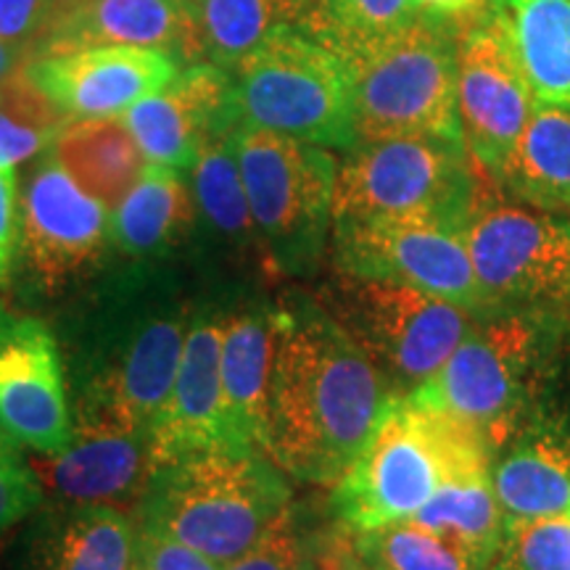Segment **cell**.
Instances as JSON below:
<instances>
[{"label":"cell","instance_id":"obj_1","mask_svg":"<svg viewBox=\"0 0 570 570\" xmlns=\"http://www.w3.org/2000/svg\"><path fill=\"white\" fill-rule=\"evenodd\" d=\"M267 460L312 483H336L391 396L386 377L323 312H275Z\"/></svg>","mask_w":570,"mask_h":570},{"label":"cell","instance_id":"obj_2","mask_svg":"<svg viewBox=\"0 0 570 570\" xmlns=\"http://www.w3.org/2000/svg\"><path fill=\"white\" fill-rule=\"evenodd\" d=\"M494 452L479 433L410 396H391L344 470L333 508L348 529L375 531L415 515L454 479L489 475Z\"/></svg>","mask_w":570,"mask_h":570},{"label":"cell","instance_id":"obj_3","mask_svg":"<svg viewBox=\"0 0 570 570\" xmlns=\"http://www.w3.org/2000/svg\"><path fill=\"white\" fill-rule=\"evenodd\" d=\"M285 512L288 489L265 454L214 449L154 470L138 502V531L173 539L225 568Z\"/></svg>","mask_w":570,"mask_h":570},{"label":"cell","instance_id":"obj_4","mask_svg":"<svg viewBox=\"0 0 570 570\" xmlns=\"http://www.w3.org/2000/svg\"><path fill=\"white\" fill-rule=\"evenodd\" d=\"M554 315L518 309L483 312L425 386L407 394L444 412L487 441L491 452L523 431L552 352Z\"/></svg>","mask_w":570,"mask_h":570},{"label":"cell","instance_id":"obj_5","mask_svg":"<svg viewBox=\"0 0 570 570\" xmlns=\"http://www.w3.org/2000/svg\"><path fill=\"white\" fill-rule=\"evenodd\" d=\"M238 127L281 132L312 146H356L352 63L302 30H281L233 69Z\"/></svg>","mask_w":570,"mask_h":570},{"label":"cell","instance_id":"obj_6","mask_svg":"<svg viewBox=\"0 0 570 570\" xmlns=\"http://www.w3.org/2000/svg\"><path fill=\"white\" fill-rule=\"evenodd\" d=\"M348 63L356 142L417 135L462 140L458 46L439 21L415 19Z\"/></svg>","mask_w":570,"mask_h":570},{"label":"cell","instance_id":"obj_7","mask_svg":"<svg viewBox=\"0 0 570 570\" xmlns=\"http://www.w3.org/2000/svg\"><path fill=\"white\" fill-rule=\"evenodd\" d=\"M475 206L465 142L425 135L360 142L338 167L333 188V223L431 217L462 233Z\"/></svg>","mask_w":570,"mask_h":570},{"label":"cell","instance_id":"obj_8","mask_svg":"<svg viewBox=\"0 0 570 570\" xmlns=\"http://www.w3.org/2000/svg\"><path fill=\"white\" fill-rule=\"evenodd\" d=\"M235 156L269 254L285 269L309 267L333 225L336 159L323 146L259 127H235Z\"/></svg>","mask_w":570,"mask_h":570},{"label":"cell","instance_id":"obj_9","mask_svg":"<svg viewBox=\"0 0 570 570\" xmlns=\"http://www.w3.org/2000/svg\"><path fill=\"white\" fill-rule=\"evenodd\" d=\"M489 312L570 309V223L518 206H475L462 227Z\"/></svg>","mask_w":570,"mask_h":570},{"label":"cell","instance_id":"obj_10","mask_svg":"<svg viewBox=\"0 0 570 570\" xmlns=\"http://www.w3.org/2000/svg\"><path fill=\"white\" fill-rule=\"evenodd\" d=\"M475 317L465 306L407 285L354 281L341 325L365 348L389 389L407 396L444 367Z\"/></svg>","mask_w":570,"mask_h":570},{"label":"cell","instance_id":"obj_11","mask_svg":"<svg viewBox=\"0 0 570 570\" xmlns=\"http://www.w3.org/2000/svg\"><path fill=\"white\" fill-rule=\"evenodd\" d=\"M338 267L354 281L407 285L483 315L489 312L462 233L431 217L333 223Z\"/></svg>","mask_w":570,"mask_h":570},{"label":"cell","instance_id":"obj_12","mask_svg":"<svg viewBox=\"0 0 570 570\" xmlns=\"http://www.w3.org/2000/svg\"><path fill=\"white\" fill-rule=\"evenodd\" d=\"M0 433L38 454L71 444L67 370L46 323L0 302Z\"/></svg>","mask_w":570,"mask_h":570},{"label":"cell","instance_id":"obj_13","mask_svg":"<svg viewBox=\"0 0 570 570\" xmlns=\"http://www.w3.org/2000/svg\"><path fill=\"white\" fill-rule=\"evenodd\" d=\"M24 75L63 117L98 119L161 92L177 77V63L151 48L106 46L35 56Z\"/></svg>","mask_w":570,"mask_h":570},{"label":"cell","instance_id":"obj_14","mask_svg":"<svg viewBox=\"0 0 570 570\" xmlns=\"http://www.w3.org/2000/svg\"><path fill=\"white\" fill-rule=\"evenodd\" d=\"M19 246L46 288L92 267L109 238V209L71 180L59 161L32 175L21 202Z\"/></svg>","mask_w":570,"mask_h":570},{"label":"cell","instance_id":"obj_15","mask_svg":"<svg viewBox=\"0 0 570 570\" xmlns=\"http://www.w3.org/2000/svg\"><path fill=\"white\" fill-rule=\"evenodd\" d=\"M533 106L529 85L491 21L470 30L458 46V117L468 151L497 173Z\"/></svg>","mask_w":570,"mask_h":570},{"label":"cell","instance_id":"obj_16","mask_svg":"<svg viewBox=\"0 0 570 570\" xmlns=\"http://www.w3.org/2000/svg\"><path fill=\"white\" fill-rule=\"evenodd\" d=\"M125 125L148 167L177 175L194 169L206 142L235 130L230 75L212 63H190L161 92L127 109Z\"/></svg>","mask_w":570,"mask_h":570},{"label":"cell","instance_id":"obj_17","mask_svg":"<svg viewBox=\"0 0 570 570\" xmlns=\"http://www.w3.org/2000/svg\"><path fill=\"white\" fill-rule=\"evenodd\" d=\"M42 491L67 508H138L156 462L148 433L125 428H75L71 444L59 454L32 462Z\"/></svg>","mask_w":570,"mask_h":570},{"label":"cell","instance_id":"obj_18","mask_svg":"<svg viewBox=\"0 0 570 570\" xmlns=\"http://www.w3.org/2000/svg\"><path fill=\"white\" fill-rule=\"evenodd\" d=\"M223 325L225 320L198 317L185 333L173 394L151 431L156 468L183 454L233 452L223 396Z\"/></svg>","mask_w":570,"mask_h":570},{"label":"cell","instance_id":"obj_19","mask_svg":"<svg viewBox=\"0 0 570 570\" xmlns=\"http://www.w3.org/2000/svg\"><path fill=\"white\" fill-rule=\"evenodd\" d=\"M190 0H85L48 27L35 56L69 53L82 48L135 46L194 59Z\"/></svg>","mask_w":570,"mask_h":570},{"label":"cell","instance_id":"obj_20","mask_svg":"<svg viewBox=\"0 0 570 570\" xmlns=\"http://www.w3.org/2000/svg\"><path fill=\"white\" fill-rule=\"evenodd\" d=\"M277 348L275 312L246 309L223 325V396L233 452L267 458L269 383Z\"/></svg>","mask_w":570,"mask_h":570},{"label":"cell","instance_id":"obj_21","mask_svg":"<svg viewBox=\"0 0 570 570\" xmlns=\"http://www.w3.org/2000/svg\"><path fill=\"white\" fill-rule=\"evenodd\" d=\"M489 21L533 101L570 109V0H494Z\"/></svg>","mask_w":570,"mask_h":570},{"label":"cell","instance_id":"obj_22","mask_svg":"<svg viewBox=\"0 0 570 570\" xmlns=\"http://www.w3.org/2000/svg\"><path fill=\"white\" fill-rule=\"evenodd\" d=\"M491 487L504 518L570 512V425L523 428L491 462Z\"/></svg>","mask_w":570,"mask_h":570},{"label":"cell","instance_id":"obj_23","mask_svg":"<svg viewBox=\"0 0 570 570\" xmlns=\"http://www.w3.org/2000/svg\"><path fill=\"white\" fill-rule=\"evenodd\" d=\"M315 0H190L194 59L230 71L281 30H309Z\"/></svg>","mask_w":570,"mask_h":570},{"label":"cell","instance_id":"obj_24","mask_svg":"<svg viewBox=\"0 0 570 570\" xmlns=\"http://www.w3.org/2000/svg\"><path fill=\"white\" fill-rule=\"evenodd\" d=\"M53 142L56 161L106 209H117L148 167L125 119H80L63 127Z\"/></svg>","mask_w":570,"mask_h":570},{"label":"cell","instance_id":"obj_25","mask_svg":"<svg viewBox=\"0 0 570 570\" xmlns=\"http://www.w3.org/2000/svg\"><path fill=\"white\" fill-rule=\"evenodd\" d=\"M494 175L523 202L541 209H570V109L533 106L518 142Z\"/></svg>","mask_w":570,"mask_h":570},{"label":"cell","instance_id":"obj_26","mask_svg":"<svg viewBox=\"0 0 570 570\" xmlns=\"http://www.w3.org/2000/svg\"><path fill=\"white\" fill-rule=\"evenodd\" d=\"M194 196L180 175L146 167L132 190L114 209L111 238L130 256L167 252L194 225Z\"/></svg>","mask_w":570,"mask_h":570},{"label":"cell","instance_id":"obj_27","mask_svg":"<svg viewBox=\"0 0 570 570\" xmlns=\"http://www.w3.org/2000/svg\"><path fill=\"white\" fill-rule=\"evenodd\" d=\"M38 570H135V529L114 508H71L42 541Z\"/></svg>","mask_w":570,"mask_h":570},{"label":"cell","instance_id":"obj_28","mask_svg":"<svg viewBox=\"0 0 570 570\" xmlns=\"http://www.w3.org/2000/svg\"><path fill=\"white\" fill-rule=\"evenodd\" d=\"M410 520L452 539L481 566H487L491 554L497 552L504 523H508L494 487H491V473L444 483L431 502Z\"/></svg>","mask_w":570,"mask_h":570},{"label":"cell","instance_id":"obj_29","mask_svg":"<svg viewBox=\"0 0 570 570\" xmlns=\"http://www.w3.org/2000/svg\"><path fill=\"white\" fill-rule=\"evenodd\" d=\"M415 19V0H315L306 35L336 48L348 61Z\"/></svg>","mask_w":570,"mask_h":570},{"label":"cell","instance_id":"obj_30","mask_svg":"<svg viewBox=\"0 0 570 570\" xmlns=\"http://www.w3.org/2000/svg\"><path fill=\"white\" fill-rule=\"evenodd\" d=\"M194 196L198 209L223 238L246 244L256 235L235 156V130L217 135L202 148L194 164Z\"/></svg>","mask_w":570,"mask_h":570},{"label":"cell","instance_id":"obj_31","mask_svg":"<svg viewBox=\"0 0 570 570\" xmlns=\"http://www.w3.org/2000/svg\"><path fill=\"white\" fill-rule=\"evenodd\" d=\"M360 550L375 570H479V560L452 539L415 520H399L375 531H362Z\"/></svg>","mask_w":570,"mask_h":570},{"label":"cell","instance_id":"obj_32","mask_svg":"<svg viewBox=\"0 0 570 570\" xmlns=\"http://www.w3.org/2000/svg\"><path fill=\"white\" fill-rule=\"evenodd\" d=\"M494 554L502 570H570V512L508 518Z\"/></svg>","mask_w":570,"mask_h":570},{"label":"cell","instance_id":"obj_33","mask_svg":"<svg viewBox=\"0 0 570 570\" xmlns=\"http://www.w3.org/2000/svg\"><path fill=\"white\" fill-rule=\"evenodd\" d=\"M42 494L46 491L19 444L0 433V533L32 515L40 508Z\"/></svg>","mask_w":570,"mask_h":570},{"label":"cell","instance_id":"obj_34","mask_svg":"<svg viewBox=\"0 0 570 570\" xmlns=\"http://www.w3.org/2000/svg\"><path fill=\"white\" fill-rule=\"evenodd\" d=\"M298 562H302V541L288 510L252 550L225 566V570H296Z\"/></svg>","mask_w":570,"mask_h":570},{"label":"cell","instance_id":"obj_35","mask_svg":"<svg viewBox=\"0 0 570 570\" xmlns=\"http://www.w3.org/2000/svg\"><path fill=\"white\" fill-rule=\"evenodd\" d=\"M135 570H223L190 547L156 533H135Z\"/></svg>","mask_w":570,"mask_h":570},{"label":"cell","instance_id":"obj_36","mask_svg":"<svg viewBox=\"0 0 570 570\" xmlns=\"http://www.w3.org/2000/svg\"><path fill=\"white\" fill-rule=\"evenodd\" d=\"M48 27V0H0V42L6 48L38 46Z\"/></svg>","mask_w":570,"mask_h":570},{"label":"cell","instance_id":"obj_37","mask_svg":"<svg viewBox=\"0 0 570 570\" xmlns=\"http://www.w3.org/2000/svg\"><path fill=\"white\" fill-rule=\"evenodd\" d=\"M59 132L61 130H40V127L21 125L0 111V169H11L19 161L30 159L48 142L59 138Z\"/></svg>","mask_w":570,"mask_h":570},{"label":"cell","instance_id":"obj_38","mask_svg":"<svg viewBox=\"0 0 570 570\" xmlns=\"http://www.w3.org/2000/svg\"><path fill=\"white\" fill-rule=\"evenodd\" d=\"M17 240V177H13V169H0V283L9 281Z\"/></svg>","mask_w":570,"mask_h":570},{"label":"cell","instance_id":"obj_39","mask_svg":"<svg viewBox=\"0 0 570 570\" xmlns=\"http://www.w3.org/2000/svg\"><path fill=\"white\" fill-rule=\"evenodd\" d=\"M479 0H415L417 11L428 13V17H460L468 13Z\"/></svg>","mask_w":570,"mask_h":570},{"label":"cell","instance_id":"obj_40","mask_svg":"<svg viewBox=\"0 0 570 570\" xmlns=\"http://www.w3.org/2000/svg\"><path fill=\"white\" fill-rule=\"evenodd\" d=\"M85 0H48V27H53L56 21L67 17V13H71L77 9V6H82ZM46 27V32H48ZM42 32V35H46Z\"/></svg>","mask_w":570,"mask_h":570},{"label":"cell","instance_id":"obj_41","mask_svg":"<svg viewBox=\"0 0 570 570\" xmlns=\"http://www.w3.org/2000/svg\"><path fill=\"white\" fill-rule=\"evenodd\" d=\"M9 63H11V53H9V48H6L3 42H0V77L6 75V69H9Z\"/></svg>","mask_w":570,"mask_h":570},{"label":"cell","instance_id":"obj_42","mask_svg":"<svg viewBox=\"0 0 570 570\" xmlns=\"http://www.w3.org/2000/svg\"><path fill=\"white\" fill-rule=\"evenodd\" d=\"M296 570H315V568H312V562L309 560H302V562H298V568Z\"/></svg>","mask_w":570,"mask_h":570},{"label":"cell","instance_id":"obj_43","mask_svg":"<svg viewBox=\"0 0 570 570\" xmlns=\"http://www.w3.org/2000/svg\"><path fill=\"white\" fill-rule=\"evenodd\" d=\"M479 3H481V0H479Z\"/></svg>","mask_w":570,"mask_h":570},{"label":"cell","instance_id":"obj_44","mask_svg":"<svg viewBox=\"0 0 570 570\" xmlns=\"http://www.w3.org/2000/svg\"><path fill=\"white\" fill-rule=\"evenodd\" d=\"M373 570H375V568H373Z\"/></svg>","mask_w":570,"mask_h":570}]
</instances>
